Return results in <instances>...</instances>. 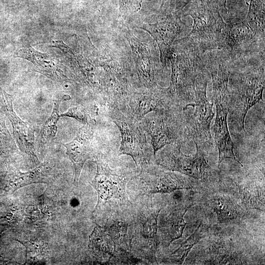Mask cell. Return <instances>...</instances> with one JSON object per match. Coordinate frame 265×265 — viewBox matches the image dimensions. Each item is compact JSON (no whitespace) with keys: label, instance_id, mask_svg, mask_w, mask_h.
I'll return each instance as SVG.
<instances>
[{"label":"cell","instance_id":"83f0119b","mask_svg":"<svg viewBox=\"0 0 265 265\" xmlns=\"http://www.w3.org/2000/svg\"><path fill=\"white\" fill-rule=\"evenodd\" d=\"M10 145H13L12 138L6 127L3 118L0 115V151L5 149Z\"/></svg>","mask_w":265,"mask_h":265},{"label":"cell","instance_id":"ffe728a7","mask_svg":"<svg viewBox=\"0 0 265 265\" xmlns=\"http://www.w3.org/2000/svg\"><path fill=\"white\" fill-rule=\"evenodd\" d=\"M70 99L69 95H64L54 100L52 112L42 126L36 140L38 144L39 145L48 144L56 136L57 131V124L60 117L59 112L60 103Z\"/></svg>","mask_w":265,"mask_h":265},{"label":"cell","instance_id":"8992f818","mask_svg":"<svg viewBox=\"0 0 265 265\" xmlns=\"http://www.w3.org/2000/svg\"><path fill=\"white\" fill-rule=\"evenodd\" d=\"M182 107L175 100L168 87L159 85L143 88L133 87L116 108L125 116L140 122L152 112Z\"/></svg>","mask_w":265,"mask_h":265},{"label":"cell","instance_id":"f1b7e54d","mask_svg":"<svg viewBox=\"0 0 265 265\" xmlns=\"http://www.w3.org/2000/svg\"><path fill=\"white\" fill-rule=\"evenodd\" d=\"M120 11L126 14L133 13L139 10L143 0H119Z\"/></svg>","mask_w":265,"mask_h":265},{"label":"cell","instance_id":"2e32d148","mask_svg":"<svg viewBox=\"0 0 265 265\" xmlns=\"http://www.w3.org/2000/svg\"><path fill=\"white\" fill-rule=\"evenodd\" d=\"M216 118L212 127L214 141L218 149V167L226 159H232L242 166L234 154L233 143L228 130L227 107L216 106Z\"/></svg>","mask_w":265,"mask_h":265},{"label":"cell","instance_id":"484cf974","mask_svg":"<svg viewBox=\"0 0 265 265\" xmlns=\"http://www.w3.org/2000/svg\"><path fill=\"white\" fill-rule=\"evenodd\" d=\"M213 204L219 222L232 220L238 217V213L236 206L228 198L219 196L213 200Z\"/></svg>","mask_w":265,"mask_h":265},{"label":"cell","instance_id":"ba28073f","mask_svg":"<svg viewBox=\"0 0 265 265\" xmlns=\"http://www.w3.org/2000/svg\"><path fill=\"white\" fill-rule=\"evenodd\" d=\"M219 50L237 60L265 53V40L253 32L246 20L234 19L226 23Z\"/></svg>","mask_w":265,"mask_h":265},{"label":"cell","instance_id":"8fae6325","mask_svg":"<svg viewBox=\"0 0 265 265\" xmlns=\"http://www.w3.org/2000/svg\"><path fill=\"white\" fill-rule=\"evenodd\" d=\"M96 125V124L83 125L71 141L63 144L66 153L74 166L75 185H78L85 162L95 156L94 139Z\"/></svg>","mask_w":265,"mask_h":265},{"label":"cell","instance_id":"d6986e66","mask_svg":"<svg viewBox=\"0 0 265 265\" xmlns=\"http://www.w3.org/2000/svg\"><path fill=\"white\" fill-rule=\"evenodd\" d=\"M53 175V169L47 163H41L31 170L19 172L13 181L14 187L17 189L34 183H48Z\"/></svg>","mask_w":265,"mask_h":265},{"label":"cell","instance_id":"d4e9b609","mask_svg":"<svg viewBox=\"0 0 265 265\" xmlns=\"http://www.w3.org/2000/svg\"><path fill=\"white\" fill-rule=\"evenodd\" d=\"M204 237V228L201 224H199L194 232L181 246L170 254L169 258L175 262L183 263L192 247Z\"/></svg>","mask_w":265,"mask_h":265},{"label":"cell","instance_id":"4316f807","mask_svg":"<svg viewBox=\"0 0 265 265\" xmlns=\"http://www.w3.org/2000/svg\"><path fill=\"white\" fill-rule=\"evenodd\" d=\"M188 208H186L183 212L179 213L175 217L169 220L166 226V234L168 236L169 244L174 240L181 238L183 231L186 224L184 218Z\"/></svg>","mask_w":265,"mask_h":265},{"label":"cell","instance_id":"e0dca14e","mask_svg":"<svg viewBox=\"0 0 265 265\" xmlns=\"http://www.w3.org/2000/svg\"><path fill=\"white\" fill-rule=\"evenodd\" d=\"M97 173L92 182L93 186L96 189L98 201H106L113 197L118 185L124 181L120 176L111 170L108 165L101 162L97 158Z\"/></svg>","mask_w":265,"mask_h":265},{"label":"cell","instance_id":"277c9868","mask_svg":"<svg viewBox=\"0 0 265 265\" xmlns=\"http://www.w3.org/2000/svg\"><path fill=\"white\" fill-rule=\"evenodd\" d=\"M190 16L193 24L190 32L184 38L204 53L219 50L226 23L220 11L201 2L190 0L184 16Z\"/></svg>","mask_w":265,"mask_h":265},{"label":"cell","instance_id":"7a4b0ae2","mask_svg":"<svg viewBox=\"0 0 265 265\" xmlns=\"http://www.w3.org/2000/svg\"><path fill=\"white\" fill-rule=\"evenodd\" d=\"M168 55L171 66L168 87L177 103L182 107L194 102L195 82L205 70L200 50L184 37L175 41Z\"/></svg>","mask_w":265,"mask_h":265},{"label":"cell","instance_id":"5bb4252c","mask_svg":"<svg viewBox=\"0 0 265 265\" xmlns=\"http://www.w3.org/2000/svg\"><path fill=\"white\" fill-rule=\"evenodd\" d=\"M140 179L148 187H152V193H170L177 189L188 188L184 178L178 175L156 168L149 165L140 170Z\"/></svg>","mask_w":265,"mask_h":265},{"label":"cell","instance_id":"cb8c5ba5","mask_svg":"<svg viewBox=\"0 0 265 265\" xmlns=\"http://www.w3.org/2000/svg\"><path fill=\"white\" fill-rule=\"evenodd\" d=\"M109 233L103 228L97 226L90 237L91 247L97 252L112 255L114 248V239Z\"/></svg>","mask_w":265,"mask_h":265},{"label":"cell","instance_id":"4fadbf2b","mask_svg":"<svg viewBox=\"0 0 265 265\" xmlns=\"http://www.w3.org/2000/svg\"><path fill=\"white\" fill-rule=\"evenodd\" d=\"M0 91L2 107L11 123L14 137L18 147L21 152L34 161L38 160L34 149L33 132L29 127V124L22 120L15 112L12 95L3 89H1Z\"/></svg>","mask_w":265,"mask_h":265},{"label":"cell","instance_id":"5b68a950","mask_svg":"<svg viewBox=\"0 0 265 265\" xmlns=\"http://www.w3.org/2000/svg\"><path fill=\"white\" fill-rule=\"evenodd\" d=\"M106 107L108 116L120 132L119 155L131 157L140 170L149 165L152 157L155 156L151 144L148 142V136L139 122L125 116L115 107Z\"/></svg>","mask_w":265,"mask_h":265},{"label":"cell","instance_id":"f546056e","mask_svg":"<svg viewBox=\"0 0 265 265\" xmlns=\"http://www.w3.org/2000/svg\"><path fill=\"white\" fill-rule=\"evenodd\" d=\"M203 3L220 11L227 12L226 7L227 0H200Z\"/></svg>","mask_w":265,"mask_h":265},{"label":"cell","instance_id":"30bf717a","mask_svg":"<svg viewBox=\"0 0 265 265\" xmlns=\"http://www.w3.org/2000/svg\"><path fill=\"white\" fill-rule=\"evenodd\" d=\"M201 58L212 77L213 102L215 106L227 107L229 79L235 60L221 50L206 52Z\"/></svg>","mask_w":265,"mask_h":265},{"label":"cell","instance_id":"7c38bea8","mask_svg":"<svg viewBox=\"0 0 265 265\" xmlns=\"http://www.w3.org/2000/svg\"><path fill=\"white\" fill-rule=\"evenodd\" d=\"M183 25L180 17L170 15L155 23L143 24L139 27L148 32L157 43L163 66L173 43L184 29Z\"/></svg>","mask_w":265,"mask_h":265},{"label":"cell","instance_id":"44dd1931","mask_svg":"<svg viewBox=\"0 0 265 265\" xmlns=\"http://www.w3.org/2000/svg\"><path fill=\"white\" fill-rule=\"evenodd\" d=\"M246 21L253 32L265 40V6L260 0H250Z\"/></svg>","mask_w":265,"mask_h":265},{"label":"cell","instance_id":"9c48e42d","mask_svg":"<svg viewBox=\"0 0 265 265\" xmlns=\"http://www.w3.org/2000/svg\"><path fill=\"white\" fill-rule=\"evenodd\" d=\"M196 153L187 156L181 151L182 142L177 140L174 143L166 146L157 163L167 170L179 172L196 179L207 178L211 168L206 162L202 148L196 143Z\"/></svg>","mask_w":265,"mask_h":265},{"label":"cell","instance_id":"9a60e30c","mask_svg":"<svg viewBox=\"0 0 265 265\" xmlns=\"http://www.w3.org/2000/svg\"><path fill=\"white\" fill-rule=\"evenodd\" d=\"M127 37L135 58L137 74L142 85L150 88L159 85L157 72L151 61L149 52L130 31L127 32Z\"/></svg>","mask_w":265,"mask_h":265},{"label":"cell","instance_id":"7402d4cb","mask_svg":"<svg viewBox=\"0 0 265 265\" xmlns=\"http://www.w3.org/2000/svg\"><path fill=\"white\" fill-rule=\"evenodd\" d=\"M98 110L95 105L79 104L72 106L66 111L60 114V116L72 118L83 125L96 124Z\"/></svg>","mask_w":265,"mask_h":265},{"label":"cell","instance_id":"ac0fdd59","mask_svg":"<svg viewBox=\"0 0 265 265\" xmlns=\"http://www.w3.org/2000/svg\"><path fill=\"white\" fill-rule=\"evenodd\" d=\"M20 57L30 60L37 68V71L43 74L55 81H62L64 79L59 75L53 63L47 60L49 56L46 53H42L34 50L30 46L21 49L18 53Z\"/></svg>","mask_w":265,"mask_h":265},{"label":"cell","instance_id":"603a6c76","mask_svg":"<svg viewBox=\"0 0 265 265\" xmlns=\"http://www.w3.org/2000/svg\"><path fill=\"white\" fill-rule=\"evenodd\" d=\"M159 212V211L144 223L142 234L144 247L148 251V255L154 259H156L155 254L158 244L157 217Z\"/></svg>","mask_w":265,"mask_h":265},{"label":"cell","instance_id":"52a82bcc","mask_svg":"<svg viewBox=\"0 0 265 265\" xmlns=\"http://www.w3.org/2000/svg\"><path fill=\"white\" fill-rule=\"evenodd\" d=\"M139 124L150 138L156 157L159 150L179 138L183 124L182 107L151 112Z\"/></svg>","mask_w":265,"mask_h":265},{"label":"cell","instance_id":"6da1fadb","mask_svg":"<svg viewBox=\"0 0 265 265\" xmlns=\"http://www.w3.org/2000/svg\"><path fill=\"white\" fill-rule=\"evenodd\" d=\"M265 89V55L236 60L228 82L227 108L232 123L244 131L248 110L263 100Z\"/></svg>","mask_w":265,"mask_h":265},{"label":"cell","instance_id":"3957f363","mask_svg":"<svg viewBox=\"0 0 265 265\" xmlns=\"http://www.w3.org/2000/svg\"><path fill=\"white\" fill-rule=\"evenodd\" d=\"M207 73L203 71L196 78L194 102L182 107L183 124L179 138L192 139L201 148L212 144L210 127L214 115L213 104L207 97Z\"/></svg>","mask_w":265,"mask_h":265},{"label":"cell","instance_id":"4dcf8cb0","mask_svg":"<svg viewBox=\"0 0 265 265\" xmlns=\"http://www.w3.org/2000/svg\"><path fill=\"white\" fill-rule=\"evenodd\" d=\"M165 0H163V2H162V4L164 3Z\"/></svg>","mask_w":265,"mask_h":265}]
</instances>
